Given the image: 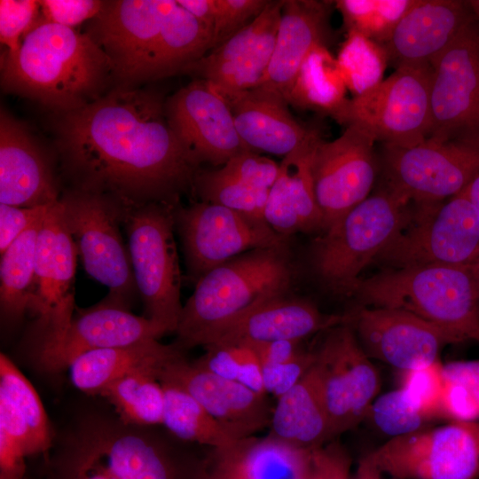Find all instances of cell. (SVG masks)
Instances as JSON below:
<instances>
[{
    "instance_id": "obj_1",
    "label": "cell",
    "mask_w": 479,
    "mask_h": 479,
    "mask_svg": "<svg viewBox=\"0 0 479 479\" xmlns=\"http://www.w3.org/2000/svg\"><path fill=\"white\" fill-rule=\"evenodd\" d=\"M56 145L74 188L124 206L177 205L200 166L171 129L157 91L112 88L78 109L56 114Z\"/></svg>"
},
{
    "instance_id": "obj_47",
    "label": "cell",
    "mask_w": 479,
    "mask_h": 479,
    "mask_svg": "<svg viewBox=\"0 0 479 479\" xmlns=\"http://www.w3.org/2000/svg\"><path fill=\"white\" fill-rule=\"evenodd\" d=\"M314 360V350L304 349L294 357L263 364V378L266 394L278 398L288 391L309 371Z\"/></svg>"
},
{
    "instance_id": "obj_56",
    "label": "cell",
    "mask_w": 479,
    "mask_h": 479,
    "mask_svg": "<svg viewBox=\"0 0 479 479\" xmlns=\"http://www.w3.org/2000/svg\"><path fill=\"white\" fill-rule=\"evenodd\" d=\"M464 190L479 214V174Z\"/></svg>"
},
{
    "instance_id": "obj_5",
    "label": "cell",
    "mask_w": 479,
    "mask_h": 479,
    "mask_svg": "<svg viewBox=\"0 0 479 479\" xmlns=\"http://www.w3.org/2000/svg\"><path fill=\"white\" fill-rule=\"evenodd\" d=\"M408 204L384 185L321 232L309 252L317 279L334 294L352 295L361 271L410 220Z\"/></svg>"
},
{
    "instance_id": "obj_11",
    "label": "cell",
    "mask_w": 479,
    "mask_h": 479,
    "mask_svg": "<svg viewBox=\"0 0 479 479\" xmlns=\"http://www.w3.org/2000/svg\"><path fill=\"white\" fill-rule=\"evenodd\" d=\"M385 186L407 203H438L479 174V141L428 137L411 146L382 145Z\"/></svg>"
},
{
    "instance_id": "obj_34",
    "label": "cell",
    "mask_w": 479,
    "mask_h": 479,
    "mask_svg": "<svg viewBox=\"0 0 479 479\" xmlns=\"http://www.w3.org/2000/svg\"><path fill=\"white\" fill-rule=\"evenodd\" d=\"M346 87L337 59L326 46H318L304 60L287 103L297 108L326 113L334 118L348 100Z\"/></svg>"
},
{
    "instance_id": "obj_37",
    "label": "cell",
    "mask_w": 479,
    "mask_h": 479,
    "mask_svg": "<svg viewBox=\"0 0 479 479\" xmlns=\"http://www.w3.org/2000/svg\"><path fill=\"white\" fill-rule=\"evenodd\" d=\"M165 393L161 426L177 439L206 448L227 446L235 440L192 397L161 382Z\"/></svg>"
},
{
    "instance_id": "obj_39",
    "label": "cell",
    "mask_w": 479,
    "mask_h": 479,
    "mask_svg": "<svg viewBox=\"0 0 479 479\" xmlns=\"http://www.w3.org/2000/svg\"><path fill=\"white\" fill-rule=\"evenodd\" d=\"M193 192L200 201L221 205L247 216L264 220L269 190L246 185L220 171L219 169L198 171Z\"/></svg>"
},
{
    "instance_id": "obj_51",
    "label": "cell",
    "mask_w": 479,
    "mask_h": 479,
    "mask_svg": "<svg viewBox=\"0 0 479 479\" xmlns=\"http://www.w3.org/2000/svg\"><path fill=\"white\" fill-rule=\"evenodd\" d=\"M441 417L452 421L478 420L479 404L462 385L444 378Z\"/></svg>"
},
{
    "instance_id": "obj_32",
    "label": "cell",
    "mask_w": 479,
    "mask_h": 479,
    "mask_svg": "<svg viewBox=\"0 0 479 479\" xmlns=\"http://www.w3.org/2000/svg\"><path fill=\"white\" fill-rule=\"evenodd\" d=\"M0 429L26 457L43 452L51 446L47 417L38 395L4 354L0 356Z\"/></svg>"
},
{
    "instance_id": "obj_20",
    "label": "cell",
    "mask_w": 479,
    "mask_h": 479,
    "mask_svg": "<svg viewBox=\"0 0 479 479\" xmlns=\"http://www.w3.org/2000/svg\"><path fill=\"white\" fill-rule=\"evenodd\" d=\"M347 313L366 355L403 372L434 364L444 346L456 343L439 326L404 310L359 306Z\"/></svg>"
},
{
    "instance_id": "obj_36",
    "label": "cell",
    "mask_w": 479,
    "mask_h": 479,
    "mask_svg": "<svg viewBox=\"0 0 479 479\" xmlns=\"http://www.w3.org/2000/svg\"><path fill=\"white\" fill-rule=\"evenodd\" d=\"M158 368L131 372L107 385L100 396L115 408L125 423L151 427L162 424L165 393Z\"/></svg>"
},
{
    "instance_id": "obj_53",
    "label": "cell",
    "mask_w": 479,
    "mask_h": 479,
    "mask_svg": "<svg viewBox=\"0 0 479 479\" xmlns=\"http://www.w3.org/2000/svg\"><path fill=\"white\" fill-rule=\"evenodd\" d=\"M25 457L20 446L0 429V479H22Z\"/></svg>"
},
{
    "instance_id": "obj_12",
    "label": "cell",
    "mask_w": 479,
    "mask_h": 479,
    "mask_svg": "<svg viewBox=\"0 0 479 479\" xmlns=\"http://www.w3.org/2000/svg\"><path fill=\"white\" fill-rule=\"evenodd\" d=\"M363 459L391 479H479V420L388 439Z\"/></svg>"
},
{
    "instance_id": "obj_14",
    "label": "cell",
    "mask_w": 479,
    "mask_h": 479,
    "mask_svg": "<svg viewBox=\"0 0 479 479\" xmlns=\"http://www.w3.org/2000/svg\"><path fill=\"white\" fill-rule=\"evenodd\" d=\"M175 220L187 275L195 284L210 270L243 253L289 244V238L277 233L265 221L214 203L177 205Z\"/></svg>"
},
{
    "instance_id": "obj_3",
    "label": "cell",
    "mask_w": 479,
    "mask_h": 479,
    "mask_svg": "<svg viewBox=\"0 0 479 479\" xmlns=\"http://www.w3.org/2000/svg\"><path fill=\"white\" fill-rule=\"evenodd\" d=\"M295 268L289 244L243 253L208 271L183 305L174 345L200 346L205 336L258 302L289 292Z\"/></svg>"
},
{
    "instance_id": "obj_43",
    "label": "cell",
    "mask_w": 479,
    "mask_h": 479,
    "mask_svg": "<svg viewBox=\"0 0 479 479\" xmlns=\"http://www.w3.org/2000/svg\"><path fill=\"white\" fill-rule=\"evenodd\" d=\"M42 24L39 1H0V42L9 53L17 52L26 35Z\"/></svg>"
},
{
    "instance_id": "obj_31",
    "label": "cell",
    "mask_w": 479,
    "mask_h": 479,
    "mask_svg": "<svg viewBox=\"0 0 479 479\" xmlns=\"http://www.w3.org/2000/svg\"><path fill=\"white\" fill-rule=\"evenodd\" d=\"M269 435L313 451L334 439L314 363L302 378L277 398Z\"/></svg>"
},
{
    "instance_id": "obj_48",
    "label": "cell",
    "mask_w": 479,
    "mask_h": 479,
    "mask_svg": "<svg viewBox=\"0 0 479 479\" xmlns=\"http://www.w3.org/2000/svg\"><path fill=\"white\" fill-rule=\"evenodd\" d=\"M105 1L98 0H43L39 1L43 24L53 23L70 28L93 19Z\"/></svg>"
},
{
    "instance_id": "obj_50",
    "label": "cell",
    "mask_w": 479,
    "mask_h": 479,
    "mask_svg": "<svg viewBox=\"0 0 479 479\" xmlns=\"http://www.w3.org/2000/svg\"><path fill=\"white\" fill-rule=\"evenodd\" d=\"M52 205L26 208L0 203V254L32 225L44 219Z\"/></svg>"
},
{
    "instance_id": "obj_7",
    "label": "cell",
    "mask_w": 479,
    "mask_h": 479,
    "mask_svg": "<svg viewBox=\"0 0 479 479\" xmlns=\"http://www.w3.org/2000/svg\"><path fill=\"white\" fill-rule=\"evenodd\" d=\"M60 202L84 270L108 288L102 302L130 310L138 294L121 233L125 206L108 195L75 188L66 191Z\"/></svg>"
},
{
    "instance_id": "obj_33",
    "label": "cell",
    "mask_w": 479,
    "mask_h": 479,
    "mask_svg": "<svg viewBox=\"0 0 479 479\" xmlns=\"http://www.w3.org/2000/svg\"><path fill=\"white\" fill-rule=\"evenodd\" d=\"M179 351L174 344L164 345L158 340L92 350L70 365L71 381L83 392L100 394L117 379L137 370L159 368Z\"/></svg>"
},
{
    "instance_id": "obj_19",
    "label": "cell",
    "mask_w": 479,
    "mask_h": 479,
    "mask_svg": "<svg viewBox=\"0 0 479 479\" xmlns=\"http://www.w3.org/2000/svg\"><path fill=\"white\" fill-rule=\"evenodd\" d=\"M165 114L177 138L200 166H224L249 149L236 130L230 107L208 82L193 78L165 100Z\"/></svg>"
},
{
    "instance_id": "obj_29",
    "label": "cell",
    "mask_w": 479,
    "mask_h": 479,
    "mask_svg": "<svg viewBox=\"0 0 479 479\" xmlns=\"http://www.w3.org/2000/svg\"><path fill=\"white\" fill-rule=\"evenodd\" d=\"M222 96L238 134L252 151L285 157L317 131L298 122L287 100L276 91L258 86Z\"/></svg>"
},
{
    "instance_id": "obj_15",
    "label": "cell",
    "mask_w": 479,
    "mask_h": 479,
    "mask_svg": "<svg viewBox=\"0 0 479 479\" xmlns=\"http://www.w3.org/2000/svg\"><path fill=\"white\" fill-rule=\"evenodd\" d=\"M325 333L323 341L313 349L314 366L334 438L366 418L381 381L349 322Z\"/></svg>"
},
{
    "instance_id": "obj_18",
    "label": "cell",
    "mask_w": 479,
    "mask_h": 479,
    "mask_svg": "<svg viewBox=\"0 0 479 479\" xmlns=\"http://www.w3.org/2000/svg\"><path fill=\"white\" fill-rule=\"evenodd\" d=\"M77 256L59 200L50 208L37 237L35 278L27 309L35 318V345L59 334L73 318Z\"/></svg>"
},
{
    "instance_id": "obj_21",
    "label": "cell",
    "mask_w": 479,
    "mask_h": 479,
    "mask_svg": "<svg viewBox=\"0 0 479 479\" xmlns=\"http://www.w3.org/2000/svg\"><path fill=\"white\" fill-rule=\"evenodd\" d=\"M156 376L192 397L235 440L254 436L271 425L267 395L208 372L188 361L182 350L166 360Z\"/></svg>"
},
{
    "instance_id": "obj_30",
    "label": "cell",
    "mask_w": 479,
    "mask_h": 479,
    "mask_svg": "<svg viewBox=\"0 0 479 479\" xmlns=\"http://www.w3.org/2000/svg\"><path fill=\"white\" fill-rule=\"evenodd\" d=\"M322 138L317 130L279 164L278 177L269 190L264 220L286 238L298 232L324 231L310 172L314 150Z\"/></svg>"
},
{
    "instance_id": "obj_40",
    "label": "cell",
    "mask_w": 479,
    "mask_h": 479,
    "mask_svg": "<svg viewBox=\"0 0 479 479\" xmlns=\"http://www.w3.org/2000/svg\"><path fill=\"white\" fill-rule=\"evenodd\" d=\"M334 3L349 32L358 33L371 41L384 43L417 0H340Z\"/></svg>"
},
{
    "instance_id": "obj_42",
    "label": "cell",
    "mask_w": 479,
    "mask_h": 479,
    "mask_svg": "<svg viewBox=\"0 0 479 479\" xmlns=\"http://www.w3.org/2000/svg\"><path fill=\"white\" fill-rule=\"evenodd\" d=\"M367 417L389 439L420 431L428 420L403 387L376 397Z\"/></svg>"
},
{
    "instance_id": "obj_35",
    "label": "cell",
    "mask_w": 479,
    "mask_h": 479,
    "mask_svg": "<svg viewBox=\"0 0 479 479\" xmlns=\"http://www.w3.org/2000/svg\"><path fill=\"white\" fill-rule=\"evenodd\" d=\"M43 219L22 233L1 254L0 306L2 316L19 320L27 311L35 278L36 247Z\"/></svg>"
},
{
    "instance_id": "obj_9",
    "label": "cell",
    "mask_w": 479,
    "mask_h": 479,
    "mask_svg": "<svg viewBox=\"0 0 479 479\" xmlns=\"http://www.w3.org/2000/svg\"><path fill=\"white\" fill-rule=\"evenodd\" d=\"M430 65L399 66L389 77L348 99L334 119L357 124L382 145L411 146L428 137Z\"/></svg>"
},
{
    "instance_id": "obj_38",
    "label": "cell",
    "mask_w": 479,
    "mask_h": 479,
    "mask_svg": "<svg viewBox=\"0 0 479 479\" xmlns=\"http://www.w3.org/2000/svg\"><path fill=\"white\" fill-rule=\"evenodd\" d=\"M205 353L194 363L224 379L267 395L263 369L255 348L243 342H215L203 347Z\"/></svg>"
},
{
    "instance_id": "obj_45",
    "label": "cell",
    "mask_w": 479,
    "mask_h": 479,
    "mask_svg": "<svg viewBox=\"0 0 479 479\" xmlns=\"http://www.w3.org/2000/svg\"><path fill=\"white\" fill-rule=\"evenodd\" d=\"M220 171L255 189L270 190L276 181L279 164L255 151H247L229 160Z\"/></svg>"
},
{
    "instance_id": "obj_25",
    "label": "cell",
    "mask_w": 479,
    "mask_h": 479,
    "mask_svg": "<svg viewBox=\"0 0 479 479\" xmlns=\"http://www.w3.org/2000/svg\"><path fill=\"white\" fill-rule=\"evenodd\" d=\"M51 162L24 123L0 113V203L37 207L60 200Z\"/></svg>"
},
{
    "instance_id": "obj_22",
    "label": "cell",
    "mask_w": 479,
    "mask_h": 479,
    "mask_svg": "<svg viewBox=\"0 0 479 479\" xmlns=\"http://www.w3.org/2000/svg\"><path fill=\"white\" fill-rule=\"evenodd\" d=\"M283 4L269 1L260 15L183 74L208 82L221 95L260 86L272 57Z\"/></svg>"
},
{
    "instance_id": "obj_16",
    "label": "cell",
    "mask_w": 479,
    "mask_h": 479,
    "mask_svg": "<svg viewBox=\"0 0 479 479\" xmlns=\"http://www.w3.org/2000/svg\"><path fill=\"white\" fill-rule=\"evenodd\" d=\"M431 67L428 137L479 141V24L475 19Z\"/></svg>"
},
{
    "instance_id": "obj_55",
    "label": "cell",
    "mask_w": 479,
    "mask_h": 479,
    "mask_svg": "<svg viewBox=\"0 0 479 479\" xmlns=\"http://www.w3.org/2000/svg\"><path fill=\"white\" fill-rule=\"evenodd\" d=\"M177 4L190 12L212 33L217 13L216 0H177Z\"/></svg>"
},
{
    "instance_id": "obj_49",
    "label": "cell",
    "mask_w": 479,
    "mask_h": 479,
    "mask_svg": "<svg viewBox=\"0 0 479 479\" xmlns=\"http://www.w3.org/2000/svg\"><path fill=\"white\" fill-rule=\"evenodd\" d=\"M61 479H117L79 435L65 459Z\"/></svg>"
},
{
    "instance_id": "obj_27",
    "label": "cell",
    "mask_w": 479,
    "mask_h": 479,
    "mask_svg": "<svg viewBox=\"0 0 479 479\" xmlns=\"http://www.w3.org/2000/svg\"><path fill=\"white\" fill-rule=\"evenodd\" d=\"M313 452L254 436L209 448L200 479H311Z\"/></svg>"
},
{
    "instance_id": "obj_13",
    "label": "cell",
    "mask_w": 479,
    "mask_h": 479,
    "mask_svg": "<svg viewBox=\"0 0 479 479\" xmlns=\"http://www.w3.org/2000/svg\"><path fill=\"white\" fill-rule=\"evenodd\" d=\"M174 0L105 1L86 33L113 66L114 88H137L153 81L165 20Z\"/></svg>"
},
{
    "instance_id": "obj_54",
    "label": "cell",
    "mask_w": 479,
    "mask_h": 479,
    "mask_svg": "<svg viewBox=\"0 0 479 479\" xmlns=\"http://www.w3.org/2000/svg\"><path fill=\"white\" fill-rule=\"evenodd\" d=\"M444 377L462 385L479 404V360L453 361L443 365Z\"/></svg>"
},
{
    "instance_id": "obj_4",
    "label": "cell",
    "mask_w": 479,
    "mask_h": 479,
    "mask_svg": "<svg viewBox=\"0 0 479 479\" xmlns=\"http://www.w3.org/2000/svg\"><path fill=\"white\" fill-rule=\"evenodd\" d=\"M361 306L397 309L430 322L455 342H479V287L469 266L415 265L360 279Z\"/></svg>"
},
{
    "instance_id": "obj_28",
    "label": "cell",
    "mask_w": 479,
    "mask_h": 479,
    "mask_svg": "<svg viewBox=\"0 0 479 479\" xmlns=\"http://www.w3.org/2000/svg\"><path fill=\"white\" fill-rule=\"evenodd\" d=\"M332 4L284 0L272 57L261 87L278 92L287 102L304 60L317 47L326 46Z\"/></svg>"
},
{
    "instance_id": "obj_46",
    "label": "cell",
    "mask_w": 479,
    "mask_h": 479,
    "mask_svg": "<svg viewBox=\"0 0 479 479\" xmlns=\"http://www.w3.org/2000/svg\"><path fill=\"white\" fill-rule=\"evenodd\" d=\"M268 3L267 0H216L212 50L260 15Z\"/></svg>"
},
{
    "instance_id": "obj_52",
    "label": "cell",
    "mask_w": 479,
    "mask_h": 479,
    "mask_svg": "<svg viewBox=\"0 0 479 479\" xmlns=\"http://www.w3.org/2000/svg\"><path fill=\"white\" fill-rule=\"evenodd\" d=\"M349 467V459L338 445H325L313 452L311 479H348Z\"/></svg>"
},
{
    "instance_id": "obj_10",
    "label": "cell",
    "mask_w": 479,
    "mask_h": 479,
    "mask_svg": "<svg viewBox=\"0 0 479 479\" xmlns=\"http://www.w3.org/2000/svg\"><path fill=\"white\" fill-rule=\"evenodd\" d=\"M95 419L79 434L117 479H200V458L164 428Z\"/></svg>"
},
{
    "instance_id": "obj_17",
    "label": "cell",
    "mask_w": 479,
    "mask_h": 479,
    "mask_svg": "<svg viewBox=\"0 0 479 479\" xmlns=\"http://www.w3.org/2000/svg\"><path fill=\"white\" fill-rule=\"evenodd\" d=\"M375 142L351 123L336 139H321L316 146L310 172L324 231L370 195L379 168Z\"/></svg>"
},
{
    "instance_id": "obj_44",
    "label": "cell",
    "mask_w": 479,
    "mask_h": 479,
    "mask_svg": "<svg viewBox=\"0 0 479 479\" xmlns=\"http://www.w3.org/2000/svg\"><path fill=\"white\" fill-rule=\"evenodd\" d=\"M402 387L411 395L428 420L441 417L444 389L443 365L439 361L416 370L404 372Z\"/></svg>"
},
{
    "instance_id": "obj_58",
    "label": "cell",
    "mask_w": 479,
    "mask_h": 479,
    "mask_svg": "<svg viewBox=\"0 0 479 479\" xmlns=\"http://www.w3.org/2000/svg\"><path fill=\"white\" fill-rule=\"evenodd\" d=\"M479 287V259L473 264L469 265Z\"/></svg>"
},
{
    "instance_id": "obj_6",
    "label": "cell",
    "mask_w": 479,
    "mask_h": 479,
    "mask_svg": "<svg viewBox=\"0 0 479 479\" xmlns=\"http://www.w3.org/2000/svg\"><path fill=\"white\" fill-rule=\"evenodd\" d=\"M177 205L149 202L125 206L123 215L135 284L144 303L145 317L166 334L176 332L183 309L181 272L173 232Z\"/></svg>"
},
{
    "instance_id": "obj_26",
    "label": "cell",
    "mask_w": 479,
    "mask_h": 479,
    "mask_svg": "<svg viewBox=\"0 0 479 479\" xmlns=\"http://www.w3.org/2000/svg\"><path fill=\"white\" fill-rule=\"evenodd\" d=\"M474 19L467 1L418 0L382 48L397 67L431 66Z\"/></svg>"
},
{
    "instance_id": "obj_8",
    "label": "cell",
    "mask_w": 479,
    "mask_h": 479,
    "mask_svg": "<svg viewBox=\"0 0 479 479\" xmlns=\"http://www.w3.org/2000/svg\"><path fill=\"white\" fill-rule=\"evenodd\" d=\"M416 206L408 223L374 262L397 269L469 266L479 259V214L465 190L444 203Z\"/></svg>"
},
{
    "instance_id": "obj_24",
    "label": "cell",
    "mask_w": 479,
    "mask_h": 479,
    "mask_svg": "<svg viewBox=\"0 0 479 479\" xmlns=\"http://www.w3.org/2000/svg\"><path fill=\"white\" fill-rule=\"evenodd\" d=\"M349 320L348 313H324L312 302L294 296L289 291L263 299L216 327L205 336L200 346L215 342L303 341Z\"/></svg>"
},
{
    "instance_id": "obj_57",
    "label": "cell",
    "mask_w": 479,
    "mask_h": 479,
    "mask_svg": "<svg viewBox=\"0 0 479 479\" xmlns=\"http://www.w3.org/2000/svg\"><path fill=\"white\" fill-rule=\"evenodd\" d=\"M467 4L475 20L479 24V0H468Z\"/></svg>"
},
{
    "instance_id": "obj_41",
    "label": "cell",
    "mask_w": 479,
    "mask_h": 479,
    "mask_svg": "<svg viewBox=\"0 0 479 479\" xmlns=\"http://www.w3.org/2000/svg\"><path fill=\"white\" fill-rule=\"evenodd\" d=\"M364 35L349 32L337 62L345 84L355 96L381 82L386 62V53ZM383 49V48H382Z\"/></svg>"
},
{
    "instance_id": "obj_23",
    "label": "cell",
    "mask_w": 479,
    "mask_h": 479,
    "mask_svg": "<svg viewBox=\"0 0 479 479\" xmlns=\"http://www.w3.org/2000/svg\"><path fill=\"white\" fill-rule=\"evenodd\" d=\"M165 334L151 319L101 302L73 317L53 338L35 345V358L43 371L58 373L84 353L158 340Z\"/></svg>"
},
{
    "instance_id": "obj_2",
    "label": "cell",
    "mask_w": 479,
    "mask_h": 479,
    "mask_svg": "<svg viewBox=\"0 0 479 479\" xmlns=\"http://www.w3.org/2000/svg\"><path fill=\"white\" fill-rule=\"evenodd\" d=\"M4 92L35 100L56 114L82 107L114 84L113 66L86 33L44 23L23 39L15 53L0 58Z\"/></svg>"
}]
</instances>
